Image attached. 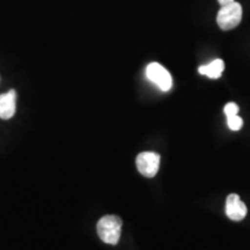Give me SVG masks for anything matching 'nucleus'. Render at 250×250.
I'll return each mask as SVG.
<instances>
[{
  "instance_id": "nucleus-1",
  "label": "nucleus",
  "mask_w": 250,
  "mask_h": 250,
  "mask_svg": "<svg viewBox=\"0 0 250 250\" xmlns=\"http://www.w3.org/2000/svg\"><path fill=\"white\" fill-rule=\"evenodd\" d=\"M122 224V219L118 215H104L96 226L99 237L104 243L116 246L121 239Z\"/></svg>"
},
{
  "instance_id": "nucleus-2",
  "label": "nucleus",
  "mask_w": 250,
  "mask_h": 250,
  "mask_svg": "<svg viewBox=\"0 0 250 250\" xmlns=\"http://www.w3.org/2000/svg\"><path fill=\"white\" fill-rule=\"evenodd\" d=\"M242 6L239 2L221 6L217 15V23L221 30H232L241 23Z\"/></svg>"
},
{
  "instance_id": "nucleus-3",
  "label": "nucleus",
  "mask_w": 250,
  "mask_h": 250,
  "mask_svg": "<svg viewBox=\"0 0 250 250\" xmlns=\"http://www.w3.org/2000/svg\"><path fill=\"white\" fill-rule=\"evenodd\" d=\"M146 76L148 80L160 88L162 92H168L173 86V79L170 73L159 62H151L146 67Z\"/></svg>"
},
{
  "instance_id": "nucleus-4",
  "label": "nucleus",
  "mask_w": 250,
  "mask_h": 250,
  "mask_svg": "<svg viewBox=\"0 0 250 250\" xmlns=\"http://www.w3.org/2000/svg\"><path fill=\"white\" fill-rule=\"evenodd\" d=\"M137 168L145 177H154L160 167V154L155 152H143L137 156Z\"/></svg>"
},
{
  "instance_id": "nucleus-5",
  "label": "nucleus",
  "mask_w": 250,
  "mask_h": 250,
  "mask_svg": "<svg viewBox=\"0 0 250 250\" xmlns=\"http://www.w3.org/2000/svg\"><path fill=\"white\" fill-rule=\"evenodd\" d=\"M248 208L236 193H230L226 199V215L233 221H241L246 218Z\"/></svg>"
},
{
  "instance_id": "nucleus-6",
  "label": "nucleus",
  "mask_w": 250,
  "mask_h": 250,
  "mask_svg": "<svg viewBox=\"0 0 250 250\" xmlns=\"http://www.w3.org/2000/svg\"><path fill=\"white\" fill-rule=\"evenodd\" d=\"M17 108V93L14 89L0 95V118L9 120L14 116Z\"/></svg>"
},
{
  "instance_id": "nucleus-7",
  "label": "nucleus",
  "mask_w": 250,
  "mask_h": 250,
  "mask_svg": "<svg viewBox=\"0 0 250 250\" xmlns=\"http://www.w3.org/2000/svg\"><path fill=\"white\" fill-rule=\"evenodd\" d=\"M225 70V62L223 59H214L210 64L199 66L198 72L203 76H206L210 79H219Z\"/></svg>"
},
{
  "instance_id": "nucleus-8",
  "label": "nucleus",
  "mask_w": 250,
  "mask_h": 250,
  "mask_svg": "<svg viewBox=\"0 0 250 250\" xmlns=\"http://www.w3.org/2000/svg\"><path fill=\"white\" fill-rule=\"evenodd\" d=\"M227 125L232 131H239L243 126V120L239 115H233V116L227 117Z\"/></svg>"
},
{
  "instance_id": "nucleus-9",
  "label": "nucleus",
  "mask_w": 250,
  "mask_h": 250,
  "mask_svg": "<svg viewBox=\"0 0 250 250\" xmlns=\"http://www.w3.org/2000/svg\"><path fill=\"white\" fill-rule=\"evenodd\" d=\"M224 112L225 115H226V117L233 116V115H237L239 114V105L234 102L227 103L224 108Z\"/></svg>"
},
{
  "instance_id": "nucleus-10",
  "label": "nucleus",
  "mask_w": 250,
  "mask_h": 250,
  "mask_svg": "<svg viewBox=\"0 0 250 250\" xmlns=\"http://www.w3.org/2000/svg\"><path fill=\"white\" fill-rule=\"evenodd\" d=\"M234 0H218V2L220 4V6H226L228 4H232Z\"/></svg>"
}]
</instances>
